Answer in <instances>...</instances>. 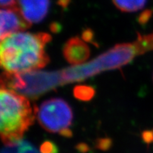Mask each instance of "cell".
I'll return each mask as SVG.
<instances>
[{"label": "cell", "mask_w": 153, "mask_h": 153, "mask_svg": "<svg viewBox=\"0 0 153 153\" xmlns=\"http://www.w3.org/2000/svg\"><path fill=\"white\" fill-rule=\"evenodd\" d=\"M51 41L46 33L18 32L1 41V66L10 73H25L43 68L49 62L45 47Z\"/></svg>", "instance_id": "1"}, {"label": "cell", "mask_w": 153, "mask_h": 153, "mask_svg": "<svg viewBox=\"0 0 153 153\" xmlns=\"http://www.w3.org/2000/svg\"><path fill=\"white\" fill-rule=\"evenodd\" d=\"M82 38L85 41H89L91 42L92 41L93 38V34L91 33L90 30H85L83 34H82Z\"/></svg>", "instance_id": "13"}, {"label": "cell", "mask_w": 153, "mask_h": 153, "mask_svg": "<svg viewBox=\"0 0 153 153\" xmlns=\"http://www.w3.org/2000/svg\"><path fill=\"white\" fill-rule=\"evenodd\" d=\"M0 108L1 140L7 146H14L33 123L35 111L26 97L3 87L0 91Z\"/></svg>", "instance_id": "2"}, {"label": "cell", "mask_w": 153, "mask_h": 153, "mask_svg": "<svg viewBox=\"0 0 153 153\" xmlns=\"http://www.w3.org/2000/svg\"><path fill=\"white\" fill-rule=\"evenodd\" d=\"M18 7L30 24L41 22L48 11L49 0H18Z\"/></svg>", "instance_id": "5"}, {"label": "cell", "mask_w": 153, "mask_h": 153, "mask_svg": "<svg viewBox=\"0 0 153 153\" xmlns=\"http://www.w3.org/2000/svg\"><path fill=\"white\" fill-rule=\"evenodd\" d=\"M111 145V141L109 139H101L99 140L98 142L97 147H98V148L101 149V150H106L110 148Z\"/></svg>", "instance_id": "10"}, {"label": "cell", "mask_w": 153, "mask_h": 153, "mask_svg": "<svg viewBox=\"0 0 153 153\" xmlns=\"http://www.w3.org/2000/svg\"><path fill=\"white\" fill-rule=\"evenodd\" d=\"M63 55L69 63L76 65L88 60L90 56V49L85 41L74 37L69 39L65 44Z\"/></svg>", "instance_id": "6"}, {"label": "cell", "mask_w": 153, "mask_h": 153, "mask_svg": "<svg viewBox=\"0 0 153 153\" xmlns=\"http://www.w3.org/2000/svg\"><path fill=\"white\" fill-rule=\"evenodd\" d=\"M0 16L1 41L14 33L24 31L31 26V24L23 16L18 5L2 7L0 11Z\"/></svg>", "instance_id": "4"}, {"label": "cell", "mask_w": 153, "mask_h": 153, "mask_svg": "<svg viewBox=\"0 0 153 153\" xmlns=\"http://www.w3.org/2000/svg\"><path fill=\"white\" fill-rule=\"evenodd\" d=\"M74 97L82 101H90L95 95V89L88 85L75 86L73 90Z\"/></svg>", "instance_id": "8"}, {"label": "cell", "mask_w": 153, "mask_h": 153, "mask_svg": "<svg viewBox=\"0 0 153 153\" xmlns=\"http://www.w3.org/2000/svg\"><path fill=\"white\" fill-rule=\"evenodd\" d=\"M143 140L146 143H151L153 140V132L152 131H146L144 132L143 134Z\"/></svg>", "instance_id": "12"}, {"label": "cell", "mask_w": 153, "mask_h": 153, "mask_svg": "<svg viewBox=\"0 0 153 153\" xmlns=\"http://www.w3.org/2000/svg\"><path fill=\"white\" fill-rule=\"evenodd\" d=\"M114 5L123 12H134L142 9L147 0H112Z\"/></svg>", "instance_id": "7"}, {"label": "cell", "mask_w": 153, "mask_h": 153, "mask_svg": "<svg viewBox=\"0 0 153 153\" xmlns=\"http://www.w3.org/2000/svg\"><path fill=\"white\" fill-rule=\"evenodd\" d=\"M36 117L45 131L59 133L64 137H71L70 127L73 119L71 107L60 98L50 99L43 101L38 108H35Z\"/></svg>", "instance_id": "3"}, {"label": "cell", "mask_w": 153, "mask_h": 153, "mask_svg": "<svg viewBox=\"0 0 153 153\" xmlns=\"http://www.w3.org/2000/svg\"><path fill=\"white\" fill-rule=\"evenodd\" d=\"M1 7H10L16 6L18 0H0Z\"/></svg>", "instance_id": "11"}, {"label": "cell", "mask_w": 153, "mask_h": 153, "mask_svg": "<svg viewBox=\"0 0 153 153\" xmlns=\"http://www.w3.org/2000/svg\"><path fill=\"white\" fill-rule=\"evenodd\" d=\"M40 152L41 153H57L58 150H57V146L55 143H53L51 141H45L42 143L40 148Z\"/></svg>", "instance_id": "9"}]
</instances>
